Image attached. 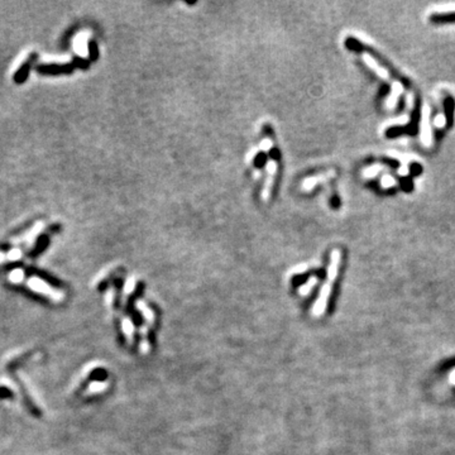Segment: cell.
Masks as SVG:
<instances>
[{
    "instance_id": "6da1fadb",
    "label": "cell",
    "mask_w": 455,
    "mask_h": 455,
    "mask_svg": "<svg viewBox=\"0 0 455 455\" xmlns=\"http://www.w3.org/2000/svg\"><path fill=\"white\" fill-rule=\"evenodd\" d=\"M339 264H340V251L339 249H334L330 256V263H329L328 268V279L322 285L321 290H320L319 297L316 300L315 306L313 307V316L315 317H320L322 314L325 313L326 306H328V301L332 294L333 283L336 279L337 271H339Z\"/></svg>"
},
{
    "instance_id": "7a4b0ae2",
    "label": "cell",
    "mask_w": 455,
    "mask_h": 455,
    "mask_svg": "<svg viewBox=\"0 0 455 455\" xmlns=\"http://www.w3.org/2000/svg\"><path fill=\"white\" fill-rule=\"evenodd\" d=\"M266 170H267V178H266V182H264L263 189H262V194H260V198H262L263 201H267V200L270 198L271 190H272L273 182H275L276 171H277V163H276L273 159H268L266 164Z\"/></svg>"
},
{
    "instance_id": "3957f363",
    "label": "cell",
    "mask_w": 455,
    "mask_h": 455,
    "mask_svg": "<svg viewBox=\"0 0 455 455\" xmlns=\"http://www.w3.org/2000/svg\"><path fill=\"white\" fill-rule=\"evenodd\" d=\"M28 286L32 288V290H34V291L40 292V294L47 295V296H51V297L55 298V300H61L62 298V294H59V292L56 291V290H53L52 287L46 285V282L37 278V277H33V278L29 279Z\"/></svg>"
},
{
    "instance_id": "277c9868",
    "label": "cell",
    "mask_w": 455,
    "mask_h": 455,
    "mask_svg": "<svg viewBox=\"0 0 455 455\" xmlns=\"http://www.w3.org/2000/svg\"><path fill=\"white\" fill-rule=\"evenodd\" d=\"M430 110L429 106L424 105L422 108V117H421V139L425 146H430L431 144V128H430Z\"/></svg>"
},
{
    "instance_id": "5b68a950",
    "label": "cell",
    "mask_w": 455,
    "mask_h": 455,
    "mask_svg": "<svg viewBox=\"0 0 455 455\" xmlns=\"http://www.w3.org/2000/svg\"><path fill=\"white\" fill-rule=\"evenodd\" d=\"M333 176H334V172L330 171L329 174H321V175H316V176L307 177V178H305V180L302 181L301 190H303V191H310V190H313L314 187L317 185V183L325 182L328 178H330V177H333Z\"/></svg>"
},
{
    "instance_id": "8992f818",
    "label": "cell",
    "mask_w": 455,
    "mask_h": 455,
    "mask_svg": "<svg viewBox=\"0 0 455 455\" xmlns=\"http://www.w3.org/2000/svg\"><path fill=\"white\" fill-rule=\"evenodd\" d=\"M362 59H363V61L365 62V65L368 66L371 70H373V71H375L376 74L379 76V78L384 79V80H388V79H390V74H388L387 70L378 65V62L376 61V59H373L371 55H368V53H363Z\"/></svg>"
},
{
    "instance_id": "52a82bcc",
    "label": "cell",
    "mask_w": 455,
    "mask_h": 455,
    "mask_svg": "<svg viewBox=\"0 0 455 455\" xmlns=\"http://www.w3.org/2000/svg\"><path fill=\"white\" fill-rule=\"evenodd\" d=\"M90 37V33L89 32H81L76 36L74 42V48L76 51L78 55L82 57L87 56V40Z\"/></svg>"
},
{
    "instance_id": "ba28073f",
    "label": "cell",
    "mask_w": 455,
    "mask_h": 455,
    "mask_svg": "<svg viewBox=\"0 0 455 455\" xmlns=\"http://www.w3.org/2000/svg\"><path fill=\"white\" fill-rule=\"evenodd\" d=\"M403 91V86L399 82H394L392 84V89H391V94L390 96L387 98V101H386V106L388 109H394L396 106L397 101H398L399 95L402 94Z\"/></svg>"
},
{
    "instance_id": "9c48e42d",
    "label": "cell",
    "mask_w": 455,
    "mask_h": 455,
    "mask_svg": "<svg viewBox=\"0 0 455 455\" xmlns=\"http://www.w3.org/2000/svg\"><path fill=\"white\" fill-rule=\"evenodd\" d=\"M316 282H317V278H316V277H311V278H310L309 281L305 283V285L301 286V287H300V290H298V291H300V295H302V296H306V295H309L310 291H311V290L315 287Z\"/></svg>"
},
{
    "instance_id": "30bf717a",
    "label": "cell",
    "mask_w": 455,
    "mask_h": 455,
    "mask_svg": "<svg viewBox=\"0 0 455 455\" xmlns=\"http://www.w3.org/2000/svg\"><path fill=\"white\" fill-rule=\"evenodd\" d=\"M123 330H124V334L127 335L128 339L133 341V325H132V322H130L129 319H124Z\"/></svg>"
},
{
    "instance_id": "8fae6325",
    "label": "cell",
    "mask_w": 455,
    "mask_h": 455,
    "mask_svg": "<svg viewBox=\"0 0 455 455\" xmlns=\"http://www.w3.org/2000/svg\"><path fill=\"white\" fill-rule=\"evenodd\" d=\"M138 309L142 310L143 315H144V317H146V319L148 320L149 322L153 321V313H152L151 310H149L148 307L144 305V302H142V301H138Z\"/></svg>"
},
{
    "instance_id": "7c38bea8",
    "label": "cell",
    "mask_w": 455,
    "mask_h": 455,
    "mask_svg": "<svg viewBox=\"0 0 455 455\" xmlns=\"http://www.w3.org/2000/svg\"><path fill=\"white\" fill-rule=\"evenodd\" d=\"M105 388V382H94V383H91L90 388H89V392H100V391H104Z\"/></svg>"
},
{
    "instance_id": "4fadbf2b",
    "label": "cell",
    "mask_w": 455,
    "mask_h": 455,
    "mask_svg": "<svg viewBox=\"0 0 455 455\" xmlns=\"http://www.w3.org/2000/svg\"><path fill=\"white\" fill-rule=\"evenodd\" d=\"M379 170V166H372V167H369V168H365L364 171H363V176L364 177H373V176H376V175L378 174L377 171Z\"/></svg>"
},
{
    "instance_id": "5bb4252c",
    "label": "cell",
    "mask_w": 455,
    "mask_h": 455,
    "mask_svg": "<svg viewBox=\"0 0 455 455\" xmlns=\"http://www.w3.org/2000/svg\"><path fill=\"white\" fill-rule=\"evenodd\" d=\"M396 183V180H395L394 177H391L390 175H386V176L382 178V186L383 187H391V186H394Z\"/></svg>"
},
{
    "instance_id": "9a60e30c",
    "label": "cell",
    "mask_w": 455,
    "mask_h": 455,
    "mask_svg": "<svg viewBox=\"0 0 455 455\" xmlns=\"http://www.w3.org/2000/svg\"><path fill=\"white\" fill-rule=\"evenodd\" d=\"M434 123H435V127L444 128V127H445V124H446V118L444 117V114H437Z\"/></svg>"
},
{
    "instance_id": "2e32d148",
    "label": "cell",
    "mask_w": 455,
    "mask_h": 455,
    "mask_svg": "<svg viewBox=\"0 0 455 455\" xmlns=\"http://www.w3.org/2000/svg\"><path fill=\"white\" fill-rule=\"evenodd\" d=\"M134 287H136V279H134V278L128 279L127 285H125V288H124V292H125V295H129L130 292L133 291Z\"/></svg>"
},
{
    "instance_id": "e0dca14e",
    "label": "cell",
    "mask_w": 455,
    "mask_h": 455,
    "mask_svg": "<svg viewBox=\"0 0 455 455\" xmlns=\"http://www.w3.org/2000/svg\"><path fill=\"white\" fill-rule=\"evenodd\" d=\"M272 144H273L272 140H271L270 138H266V139L262 140L259 148L262 149V151H270V149L272 148Z\"/></svg>"
},
{
    "instance_id": "ac0fdd59",
    "label": "cell",
    "mask_w": 455,
    "mask_h": 455,
    "mask_svg": "<svg viewBox=\"0 0 455 455\" xmlns=\"http://www.w3.org/2000/svg\"><path fill=\"white\" fill-rule=\"evenodd\" d=\"M22 277H23V272L19 270L14 271V272L10 273V276H9V278L12 279L13 282H19L20 279H22Z\"/></svg>"
},
{
    "instance_id": "d6986e66",
    "label": "cell",
    "mask_w": 455,
    "mask_h": 455,
    "mask_svg": "<svg viewBox=\"0 0 455 455\" xmlns=\"http://www.w3.org/2000/svg\"><path fill=\"white\" fill-rule=\"evenodd\" d=\"M256 155H257V149H252V151L249 152V153H248V156H247V161H248V163H251L252 158H254V157H256Z\"/></svg>"
},
{
    "instance_id": "ffe728a7",
    "label": "cell",
    "mask_w": 455,
    "mask_h": 455,
    "mask_svg": "<svg viewBox=\"0 0 455 455\" xmlns=\"http://www.w3.org/2000/svg\"><path fill=\"white\" fill-rule=\"evenodd\" d=\"M306 268H307V266H303V264H301V266L296 267V268H295V270L292 271V272H295V273H296V275H298V273H302L303 271H306Z\"/></svg>"
},
{
    "instance_id": "44dd1931",
    "label": "cell",
    "mask_w": 455,
    "mask_h": 455,
    "mask_svg": "<svg viewBox=\"0 0 455 455\" xmlns=\"http://www.w3.org/2000/svg\"><path fill=\"white\" fill-rule=\"evenodd\" d=\"M140 350H142L143 353H147V352L149 350V347H148V343H147V340H143L142 345H140Z\"/></svg>"
}]
</instances>
